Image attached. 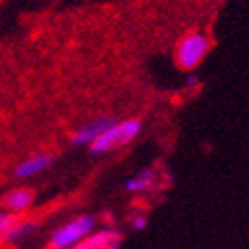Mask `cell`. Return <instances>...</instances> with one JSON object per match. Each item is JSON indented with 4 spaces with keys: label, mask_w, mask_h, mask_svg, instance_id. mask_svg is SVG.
Instances as JSON below:
<instances>
[{
    "label": "cell",
    "mask_w": 249,
    "mask_h": 249,
    "mask_svg": "<svg viewBox=\"0 0 249 249\" xmlns=\"http://www.w3.org/2000/svg\"><path fill=\"white\" fill-rule=\"evenodd\" d=\"M142 129V123L139 119H127V121H117L113 127H109L95 142H91L89 154L91 157H103V154H109L111 150H117L124 144H129L137 139V135Z\"/></svg>",
    "instance_id": "cell-1"
},
{
    "label": "cell",
    "mask_w": 249,
    "mask_h": 249,
    "mask_svg": "<svg viewBox=\"0 0 249 249\" xmlns=\"http://www.w3.org/2000/svg\"><path fill=\"white\" fill-rule=\"evenodd\" d=\"M97 228V220L95 215H89V213H83V215H77L73 220H70L68 224L59 226L50 241H48V247L50 249H70L73 245H77L79 241H83L87 235H91Z\"/></svg>",
    "instance_id": "cell-2"
},
{
    "label": "cell",
    "mask_w": 249,
    "mask_h": 249,
    "mask_svg": "<svg viewBox=\"0 0 249 249\" xmlns=\"http://www.w3.org/2000/svg\"><path fill=\"white\" fill-rule=\"evenodd\" d=\"M210 52V40L202 32H192L188 36H184L180 44L176 46V64L184 71L196 70L206 53Z\"/></svg>",
    "instance_id": "cell-3"
},
{
    "label": "cell",
    "mask_w": 249,
    "mask_h": 249,
    "mask_svg": "<svg viewBox=\"0 0 249 249\" xmlns=\"http://www.w3.org/2000/svg\"><path fill=\"white\" fill-rule=\"evenodd\" d=\"M117 123V119L113 117H97L91 119L89 123H85L83 127H79L73 135H71V144L73 146H89L91 142H95L109 127Z\"/></svg>",
    "instance_id": "cell-4"
},
{
    "label": "cell",
    "mask_w": 249,
    "mask_h": 249,
    "mask_svg": "<svg viewBox=\"0 0 249 249\" xmlns=\"http://www.w3.org/2000/svg\"><path fill=\"white\" fill-rule=\"evenodd\" d=\"M53 162H55V157H53L52 152H38V154H32V157H28V159H24L22 162L16 164L14 176H16L18 180H26V178L38 176V174H42L44 170H48Z\"/></svg>",
    "instance_id": "cell-5"
},
{
    "label": "cell",
    "mask_w": 249,
    "mask_h": 249,
    "mask_svg": "<svg viewBox=\"0 0 249 249\" xmlns=\"http://www.w3.org/2000/svg\"><path fill=\"white\" fill-rule=\"evenodd\" d=\"M34 192L30 188H16V190H10L4 198H2V208L8 212V213H20V212H26L30 206L34 204Z\"/></svg>",
    "instance_id": "cell-6"
},
{
    "label": "cell",
    "mask_w": 249,
    "mask_h": 249,
    "mask_svg": "<svg viewBox=\"0 0 249 249\" xmlns=\"http://www.w3.org/2000/svg\"><path fill=\"white\" fill-rule=\"evenodd\" d=\"M123 239L121 231L117 230H99V231H93L91 235H87L83 241H79L77 245L70 247V249H103L107 243Z\"/></svg>",
    "instance_id": "cell-7"
},
{
    "label": "cell",
    "mask_w": 249,
    "mask_h": 249,
    "mask_svg": "<svg viewBox=\"0 0 249 249\" xmlns=\"http://www.w3.org/2000/svg\"><path fill=\"white\" fill-rule=\"evenodd\" d=\"M36 230H38V222H16L12 228H8L2 233L0 241H4V243H20L22 239L32 235Z\"/></svg>",
    "instance_id": "cell-8"
},
{
    "label": "cell",
    "mask_w": 249,
    "mask_h": 249,
    "mask_svg": "<svg viewBox=\"0 0 249 249\" xmlns=\"http://www.w3.org/2000/svg\"><path fill=\"white\" fill-rule=\"evenodd\" d=\"M154 178H157V176H154V170L152 168H146L141 174H137V176H133V178H129L127 182H124V190L133 192V194L146 192V190H150L152 186H154Z\"/></svg>",
    "instance_id": "cell-9"
},
{
    "label": "cell",
    "mask_w": 249,
    "mask_h": 249,
    "mask_svg": "<svg viewBox=\"0 0 249 249\" xmlns=\"http://www.w3.org/2000/svg\"><path fill=\"white\" fill-rule=\"evenodd\" d=\"M16 222H18V220H16V215H14V213L0 212V237H2V233H4L8 228H12Z\"/></svg>",
    "instance_id": "cell-10"
},
{
    "label": "cell",
    "mask_w": 249,
    "mask_h": 249,
    "mask_svg": "<svg viewBox=\"0 0 249 249\" xmlns=\"http://www.w3.org/2000/svg\"><path fill=\"white\" fill-rule=\"evenodd\" d=\"M146 226H148V217H146L144 213H137V215L131 217V228H133L135 231H142Z\"/></svg>",
    "instance_id": "cell-11"
},
{
    "label": "cell",
    "mask_w": 249,
    "mask_h": 249,
    "mask_svg": "<svg viewBox=\"0 0 249 249\" xmlns=\"http://www.w3.org/2000/svg\"><path fill=\"white\" fill-rule=\"evenodd\" d=\"M186 87H188V89L200 87V79H198L196 75H188V79H186Z\"/></svg>",
    "instance_id": "cell-12"
},
{
    "label": "cell",
    "mask_w": 249,
    "mask_h": 249,
    "mask_svg": "<svg viewBox=\"0 0 249 249\" xmlns=\"http://www.w3.org/2000/svg\"><path fill=\"white\" fill-rule=\"evenodd\" d=\"M121 247V239H117V241H111V243H107L103 249H119Z\"/></svg>",
    "instance_id": "cell-13"
}]
</instances>
